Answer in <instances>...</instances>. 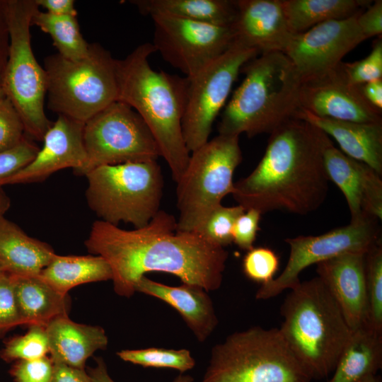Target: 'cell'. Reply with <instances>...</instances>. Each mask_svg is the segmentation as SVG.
I'll return each instance as SVG.
<instances>
[{"label": "cell", "instance_id": "cell-4", "mask_svg": "<svg viewBox=\"0 0 382 382\" xmlns=\"http://www.w3.org/2000/svg\"><path fill=\"white\" fill-rule=\"evenodd\" d=\"M245 77L224 106L219 134H270L299 108L301 79L283 52L260 54L242 66Z\"/></svg>", "mask_w": 382, "mask_h": 382}, {"label": "cell", "instance_id": "cell-25", "mask_svg": "<svg viewBox=\"0 0 382 382\" xmlns=\"http://www.w3.org/2000/svg\"><path fill=\"white\" fill-rule=\"evenodd\" d=\"M11 277L22 325L45 327L53 319L68 316V294L59 293L39 275Z\"/></svg>", "mask_w": 382, "mask_h": 382}, {"label": "cell", "instance_id": "cell-41", "mask_svg": "<svg viewBox=\"0 0 382 382\" xmlns=\"http://www.w3.org/2000/svg\"><path fill=\"white\" fill-rule=\"evenodd\" d=\"M261 214L253 209L245 210L236 221L233 231V242L241 249L249 250L253 248L260 230Z\"/></svg>", "mask_w": 382, "mask_h": 382}, {"label": "cell", "instance_id": "cell-10", "mask_svg": "<svg viewBox=\"0 0 382 382\" xmlns=\"http://www.w3.org/2000/svg\"><path fill=\"white\" fill-rule=\"evenodd\" d=\"M241 161L238 136L218 134L191 152L177 182V231H196L222 199L232 194L234 171Z\"/></svg>", "mask_w": 382, "mask_h": 382}, {"label": "cell", "instance_id": "cell-16", "mask_svg": "<svg viewBox=\"0 0 382 382\" xmlns=\"http://www.w3.org/2000/svg\"><path fill=\"white\" fill-rule=\"evenodd\" d=\"M342 62L323 75L302 81L299 108L324 118L354 122H382L381 110L367 102L359 86L348 81Z\"/></svg>", "mask_w": 382, "mask_h": 382}, {"label": "cell", "instance_id": "cell-5", "mask_svg": "<svg viewBox=\"0 0 382 382\" xmlns=\"http://www.w3.org/2000/svg\"><path fill=\"white\" fill-rule=\"evenodd\" d=\"M279 332L311 379L330 375L352 330L318 277L300 282L280 309Z\"/></svg>", "mask_w": 382, "mask_h": 382}, {"label": "cell", "instance_id": "cell-23", "mask_svg": "<svg viewBox=\"0 0 382 382\" xmlns=\"http://www.w3.org/2000/svg\"><path fill=\"white\" fill-rule=\"evenodd\" d=\"M45 329L54 364L85 369L87 359L97 350L105 349L108 343L103 328L77 323L68 316L53 319Z\"/></svg>", "mask_w": 382, "mask_h": 382}, {"label": "cell", "instance_id": "cell-52", "mask_svg": "<svg viewBox=\"0 0 382 382\" xmlns=\"http://www.w3.org/2000/svg\"><path fill=\"white\" fill-rule=\"evenodd\" d=\"M6 273L4 269V267L1 262L0 261V276L3 275L4 274Z\"/></svg>", "mask_w": 382, "mask_h": 382}, {"label": "cell", "instance_id": "cell-48", "mask_svg": "<svg viewBox=\"0 0 382 382\" xmlns=\"http://www.w3.org/2000/svg\"><path fill=\"white\" fill-rule=\"evenodd\" d=\"M11 200L9 197L0 186V217L4 216L5 213L9 209Z\"/></svg>", "mask_w": 382, "mask_h": 382}, {"label": "cell", "instance_id": "cell-51", "mask_svg": "<svg viewBox=\"0 0 382 382\" xmlns=\"http://www.w3.org/2000/svg\"><path fill=\"white\" fill-rule=\"evenodd\" d=\"M1 74H0V99L5 97L4 92L3 91L2 85H1Z\"/></svg>", "mask_w": 382, "mask_h": 382}, {"label": "cell", "instance_id": "cell-27", "mask_svg": "<svg viewBox=\"0 0 382 382\" xmlns=\"http://www.w3.org/2000/svg\"><path fill=\"white\" fill-rule=\"evenodd\" d=\"M129 2L146 16L163 14L207 24L230 26L235 21L236 1L132 0Z\"/></svg>", "mask_w": 382, "mask_h": 382}, {"label": "cell", "instance_id": "cell-37", "mask_svg": "<svg viewBox=\"0 0 382 382\" xmlns=\"http://www.w3.org/2000/svg\"><path fill=\"white\" fill-rule=\"evenodd\" d=\"M25 137L23 121L13 105L6 97L0 99V153L14 148Z\"/></svg>", "mask_w": 382, "mask_h": 382}, {"label": "cell", "instance_id": "cell-45", "mask_svg": "<svg viewBox=\"0 0 382 382\" xmlns=\"http://www.w3.org/2000/svg\"><path fill=\"white\" fill-rule=\"evenodd\" d=\"M8 47L9 33L6 15V0H0V74L6 64Z\"/></svg>", "mask_w": 382, "mask_h": 382}, {"label": "cell", "instance_id": "cell-38", "mask_svg": "<svg viewBox=\"0 0 382 382\" xmlns=\"http://www.w3.org/2000/svg\"><path fill=\"white\" fill-rule=\"evenodd\" d=\"M18 325H22L16 302L13 277L0 276V337Z\"/></svg>", "mask_w": 382, "mask_h": 382}, {"label": "cell", "instance_id": "cell-35", "mask_svg": "<svg viewBox=\"0 0 382 382\" xmlns=\"http://www.w3.org/2000/svg\"><path fill=\"white\" fill-rule=\"evenodd\" d=\"M279 266V257L267 247H253L248 250L242 262L245 276L261 285L268 284L275 278Z\"/></svg>", "mask_w": 382, "mask_h": 382}, {"label": "cell", "instance_id": "cell-33", "mask_svg": "<svg viewBox=\"0 0 382 382\" xmlns=\"http://www.w3.org/2000/svg\"><path fill=\"white\" fill-rule=\"evenodd\" d=\"M49 343L45 326L33 325L22 335L5 342L0 357L6 362L30 360L47 356Z\"/></svg>", "mask_w": 382, "mask_h": 382}, {"label": "cell", "instance_id": "cell-26", "mask_svg": "<svg viewBox=\"0 0 382 382\" xmlns=\"http://www.w3.org/2000/svg\"><path fill=\"white\" fill-rule=\"evenodd\" d=\"M382 366V332L365 325L352 331L326 382H357Z\"/></svg>", "mask_w": 382, "mask_h": 382}, {"label": "cell", "instance_id": "cell-20", "mask_svg": "<svg viewBox=\"0 0 382 382\" xmlns=\"http://www.w3.org/2000/svg\"><path fill=\"white\" fill-rule=\"evenodd\" d=\"M236 7L231 25L236 41L256 50L259 54L284 53L294 34L282 0H237Z\"/></svg>", "mask_w": 382, "mask_h": 382}, {"label": "cell", "instance_id": "cell-22", "mask_svg": "<svg viewBox=\"0 0 382 382\" xmlns=\"http://www.w3.org/2000/svg\"><path fill=\"white\" fill-rule=\"evenodd\" d=\"M293 117L305 120L332 137L341 151L382 175V122H354L318 117L298 108Z\"/></svg>", "mask_w": 382, "mask_h": 382}, {"label": "cell", "instance_id": "cell-50", "mask_svg": "<svg viewBox=\"0 0 382 382\" xmlns=\"http://www.w3.org/2000/svg\"><path fill=\"white\" fill-rule=\"evenodd\" d=\"M357 382H382L381 378L377 374L368 376Z\"/></svg>", "mask_w": 382, "mask_h": 382}, {"label": "cell", "instance_id": "cell-14", "mask_svg": "<svg viewBox=\"0 0 382 382\" xmlns=\"http://www.w3.org/2000/svg\"><path fill=\"white\" fill-rule=\"evenodd\" d=\"M151 17L156 52L189 79L224 53L235 41L231 25H214L163 14Z\"/></svg>", "mask_w": 382, "mask_h": 382}, {"label": "cell", "instance_id": "cell-30", "mask_svg": "<svg viewBox=\"0 0 382 382\" xmlns=\"http://www.w3.org/2000/svg\"><path fill=\"white\" fill-rule=\"evenodd\" d=\"M31 25L50 35L62 57L76 61L87 56L90 44L81 33L76 16H54L38 9L33 16Z\"/></svg>", "mask_w": 382, "mask_h": 382}, {"label": "cell", "instance_id": "cell-9", "mask_svg": "<svg viewBox=\"0 0 382 382\" xmlns=\"http://www.w3.org/2000/svg\"><path fill=\"white\" fill-rule=\"evenodd\" d=\"M38 9L35 0H6L9 47L1 76L5 97L20 115L25 134L42 141L53 122L44 109L46 73L31 47V20Z\"/></svg>", "mask_w": 382, "mask_h": 382}, {"label": "cell", "instance_id": "cell-40", "mask_svg": "<svg viewBox=\"0 0 382 382\" xmlns=\"http://www.w3.org/2000/svg\"><path fill=\"white\" fill-rule=\"evenodd\" d=\"M54 363L45 356L30 360H18L9 373L15 382H51Z\"/></svg>", "mask_w": 382, "mask_h": 382}, {"label": "cell", "instance_id": "cell-19", "mask_svg": "<svg viewBox=\"0 0 382 382\" xmlns=\"http://www.w3.org/2000/svg\"><path fill=\"white\" fill-rule=\"evenodd\" d=\"M365 254L344 253L316 265L317 277L337 303L352 331L368 325Z\"/></svg>", "mask_w": 382, "mask_h": 382}, {"label": "cell", "instance_id": "cell-12", "mask_svg": "<svg viewBox=\"0 0 382 382\" xmlns=\"http://www.w3.org/2000/svg\"><path fill=\"white\" fill-rule=\"evenodd\" d=\"M258 52L234 41L221 56L190 79L182 122L183 138L190 153L209 140L212 125L226 105L243 64Z\"/></svg>", "mask_w": 382, "mask_h": 382}, {"label": "cell", "instance_id": "cell-49", "mask_svg": "<svg viewBox=\"0 0 382 382\" xmlns=\"http://www.w3.org/2000/svg\"><path fill=\"white\" fill-rule=\"evenodd\" d=\"M194 378L188 374H180L176 376L173 382H193Z\"/></svg>", "mask_w": 382, "mask_h": 382}, {"label": "cell", "instance_id": "cell-39", "mask_svg": "<svg viewBox=\"0 0 382 382\" xmlns=\"http://www.w3.org/2000/svg\"><path fill=\"white\" fill-rule=\"evenodd\" d=\"M40 148L26 137L14 148L0 153V181L15 174L29 163Z\"/></svg>", "mask_w": 382, "mask_h": 382}, {"label": "cell", "instance_id": "cell-21", "mask_svg": "<svg viewBox=\"0 0 382 382\" xmlns=\"http://www.w3.org/2000/svg\"><path fill=\"white\" fill-rule=\"evenodd\" d=\"M135 291L157 298L175 309L200 342L208 339L219 323L208 291L199 286L183 283L173 286L143 276Z\"/></svg>", "mask_w": 382, "mask_h": 382}, {"label": "cell", "instance_id": "cell-28", "mask_svg": "<svg viewBox=\"0 0 382 382\" xmlns=\"http://www.w3.org/2000/svg\"><path fill=\"white\" fill-rule=\"evenodd\" d=\"M39 276L62 294L81 284L112 280L108 262L100 255L56 254Z\"/></svg>", "mask_w": 382, "mask_h": 382}, {"label": "cell", "instance_id": "cell-13", "mask_svg": "<svg viewBox=\"0 0 382 382\" xmlns=\"http://www.w3.org/2000/svg\"><path fill=\"white\" fill-rule=\"evenodd\" d=\"M378 219L365 217L350 221L348 225L318 236H299L285 242L290 253L282 273L270 283L261 285L256 299L266 300L291 289L301 281L300 273L306 267L348 253H366L381 242Z\"/></svg>", "mask_w": 382, "mask_h": 382}, {"label": "cell", "instance_id": "cell-2", "mask_svg": "<svg viewBox=\"0 0 382 382\" xmlns=\"http://www.w3.org/2000/svg\"><path fill=\"white\" fill-rule=\"evenodd\" d=\"M264 155L232 195L245 210H281L306 215L325 202L329 179L323 149L329 137L309 122L291 117L270 134Z\"/></svg>", "mask_w": 382, "mask_h": 382}, {"label": "cell", "instance_id": "cell-18", "mask_svg": "<svg viewBox=\"0 0 382 382\" xmlns=\"http://www.w3.org/2000/svg\"><path fill=\"white\" fill-rule=\"evenodd\" d=\"M325 168L330 181L343 193L350 221L365 217L382 218L381 175L368 165L337 149L328 138L323 149Z\"/></svg>", "mask_w": 382, "mask_h": 382}, {"label": "cell", "instance_id": "cell-47", "mask_svg": "<svg viewBox=\"0 0 382 382\" xmlns=\"http://www.w3.org/2000/svg\"><path fill=\"white\" fill-rule=\"evenodd\" d=\"M96 366L88 367V374L92 382H115L108 372L106 364L103 358L96 357Z\"/></svg>", "mask_w": 382, "mask_h": 382}, {"label": "cell", "instance_id": "cell-29", "mask_svg": "<svg viewBox=\"0 0 382 382\" xmlns=\"http://www.w3.org/2000/svg\"><path fill=\"white\" fill-rule=\"evenodd\" d=\"M294 35L329 21L351 17L367 8V0H282Z\"/></svg>", "mask_w": 382, "mask_h": 382}, {"label": "cell", "instance_id": "cell-46", "mask_svg": "<svg viewBox=\"0 0 382 382\" xmlns=\"http://www.w3.org/2000/svg\"><path fill=\"white\" fill-rule=\"evenodd\" d=\"M364 98L372 106L382 109V79L369 81L359 86Z\"/></svg>", "mask_w": 382, "mask_h": 382}, {"label": "cell", "instance_id": "cell-32", "mask_svg": "<svg viewBox=\"0 0 382 382\" xmlns=\"http://www.w3.org/2000/svg\"><path fill=\"white\" fill-rule=\"evenodd\" d=\"M365 281L368 299V326L382 332V245L365 254Z\"/></svg>", "mask_w": 382, "mask_h": 382}, {"label": "cell", "instance_id": "cell-31", "mask_svg": "<svg viewBox=\"0 0 382 382\" xmlns=\"http://www.w3.org/2000/svg\"><path fill=\"white\" fill-rule=\"evenodd\" d=\"M123 361L146 368L172 369L184 374L194 368L195 360L186 349L149 347L117 352Z\"/></svg>", "mask_w": 382, "mask_h": 382}, {"label": "cell", "instance_id": "cell-8", "mask_svg": "<svg viewBox=\"0 0 382 382\" xmlns=\"http://www.w3.org/2000/svg\"><path fill=\"white\" fill-rule=\"evenodd\" d=\"M116 62L100 44L89 45L87 56L71 61L58 53L47 57V108L85 123L117 101Z\"/></svg>", "mask_w": 382, "mask_h": 382}, {"label": "cell", "instance_id": "cell-36", "mask_svg": "<svg viewBox=\"0 0 382 382\" xmlns=\"http://www.w3.org/2000/svg\"><path fill=\"white\" fill-rule=\"evenodd\" d=\"M341 65L348 81L355 86L382 79L381 38L374 40L371 52L365 58L352 63L342 62Z\"/></svg>", "mask_w": 382, "mask_h": 382}, {"label": "cell", "instance_id": "cell-42", "mask_svg": "<svg viewBox=\"0 0 382 382\" xmlns=\"http://www.w3.org/2000/svg\"><path fill=\"white\" fill-rule=\"evenodd\" d=\"M361 33L367 38L378 36L382 33V1L376 0L357 16Z\"/></svg>", "mask_w": 382, "mask_h": 382}, {"label": "cell", "instance_id": "cell-34", "mask_svg": "<svg viewBox=\"0 0 382 382\" xmlns=\"http://www.w3.org/2000/svg\"><path fill=\"white\" fill-rule=\"evenodd\" d=\"M245 212L241 205L224 207L219 205L206 218L198 233L209 242L225 248L233 242L232 231L237 219Z\"/></svg>", "mask_w": 382, "mask_h": 382}, {"label": "cell", "instance_id": "cell-6", "mask_svg": "<svg viewBox=\"0 0 382 382\" xmlns=\"http://www.w3.org/2000/svg\"><path fill=\"white\" fill-rule=\"evenodd\" d=\"M279 328L229 335L212 349L202 382H311Z\"/></svg>", "mask_w": 382, "mask_h": 382}, {"label": "cell", "instance_id": "cell-1", "mask_svg": "<svg viewBox=\"0 0 382 382\" xmlns=\"http://www.w3.org/2000/svg\"><path fill=\"white\" fill-rule=\"evenodd\" d=\"M177 220L159 210L144 227L125 230L97 220L85 245L109 264L115 293L130 297L138 281L150 272L178 277L207 291L221 285L228 253L195 231L176 230Z\"/></svg>", "mask_w": 382, "mask_h": 382}, {"label": "cell", "instance_id": "cell-11", "mask_svg": "<svg viewBox=\"0 0 382 382\" xmlns=\"http://www.w3.org/2000/svg\"><path fill=\"white\" fill-rule=\"evenodd\" d=\"M87 161L77 175L94 168L157 160L160 149L148 127L130 106L115 101L84 123Z\"/></svg>", "mask_w": 382, "mask_h": 382}, {"label": "cell", "instance_id": "cell-17", "mask_svg": "<svg viewBox=\"0 0 382 382\" xmlns=\"http://www.w3.org/2000/svg\"><path fill=\"white\" fill-rule=\"evenodd\" d=\"M84 124L58 115L43 137V145L33 160L11 176L0 181V186L42 182L58 170L71 168L78 175L87 155L83 143Z\"/></svg>", "mask_w": 382, "mask_h": 382}, {"label": "cell", "instance_id": "cell-43", "mask_svg": "<svg viewBox=\"0 0 382 382\" xmlns=\"http://www.w3.org/2000/svg\"><path fill=\"white\" fill-rule=\"evenodd\" d=\"M51 382H92L85 369L54 364Z\"/></svg>", "mask_w": 382, "mask_h": 382}, {"label": "cell", "instance_id": "cell-24", "mask_svg": "<svg viewBox=\"0 0 382 382\" xmlns=\"http://www.w3.org/2000/svg\"><path fill=\"white\" fill-rule=\"evenodd\" d=\"M55 255L49 244L29 236L4 216L0 217V261L7 274L37 276Z\"/></svg>", "mask_w": 382, "mask_h": 382}, {"label": "cell", "instance_id": "cell-3", "mask_svg": "<svg viewBox=\"0 0 382 382\" xmlns=\"http://www.w3.org/2000/svg\"><path fill=\"white\" fill-rule=\"evenodd\" d=\"M154 52L153 44L145 42L117 59V101L130 106L144 120L177 183L190 156L182 129L190 79L154 70L149 62Z\"/></svg>", "mask_w": 382, "mask_h": 382}, {"label": "cell", "instance_id": "cell-15", "mask_svg": "<svg viewBox=\"0 0 382 382\" xmlns=\"http://www.w3.org/2000/svg\"><path fill=\"white\" fill-rule=\"evenodd\" d=\"M359 13L322 23L294 35L284 54L301 81L335 69L348 52L366 40L357 22Z\"/></svg>", "mask_w": 382, "mask_h": 382}, {"label": "cell", "instance_id": "cell-7", "mask_svg": "<svg viewBox=\"0 0 382 382\" xmlns=\"http://www.w3.org/2000/svg\"><path fill=\"white\" fill-rule=\"evenodd\" d=\"M86 177L87 203L99 220L139 228L160 210L164 183L157 160L102 166Z\"/></svg>", "mask_w": 382, "mask_h": 382}, {"label": "cell", "instance_id": "cell-44", "mask_svg": "<svg viewBox=\"0 0 382 382\" xmlns=\"http://www.w3.org/2000/svg\"><path fill=\"white\" fill-rule=\"evenodd\" d=\"M38 7H42L46 12L54 16H77L73 0H35Z\"/></svg>", "mask_w": 382, "mask_h": 382}]
</instances>
